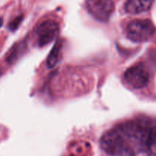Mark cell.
Segmentation results:
<instances>
[{
  "label": "cell",
  "instance_id": "3",
  "mask_svg": "<svg viewBox=\"0 0 156 156\" xmlns=\"http://www.w3.org/2000/svg\"><path fill=\"white\" fill-rule=\"evenodd\" d=\"M125 82L135 89H141L147 86L150 76L143 66L136 65L129 67L123 74Z\"/></svg>",
  "mask_w": 156,
  "mask_h": 156
},
{
  "label": "cell",
  "instance_id": "7",
  "mask_svg": "<svg viewBox=\"0 0 156 156\" xmlns=\"http://www.w3.org/2000/svg\"><path fill=\"white\" fill-rule=\"evenodd\" d=\"M62 41H57V42L53 46V49L50 51V55L47 57V66L48 68L52 69L56 65L58 62H59V57H60V53L61 50H62Z\"/></svg>",
  "mask_w": 156,
  "mask_h": 156
},
{
  "label": "cell",
  "instance_id": "11",
  "mask_svg": "<svg viewBox=\"0 0 156 156\" xmlns=\"http://www.w3.org/2000/svg\"><path fill=\"white\" fill-rule=\"evenodd\" d=\"M2 24H3V19L2 18H0V27L2 25Z\"/></svg>",
  "mask_w": 156,
  "mask_h": 156
},
{
  "label": "cell",
  "instance_id": "10",
  "mask_svg": "<svg viewBox=\"0 0 156 156\" xmlns=\"http://www.w3.org/2000/svg\"><path fill=\"white\" fill-rule=\"evenodd\" d=\"M23 21V15H18L16 18H14L12 21L9 24V27L10 29V30L12 31H15L18 29V27H19V25L21 24V21Z\"/></svg>",
  "mask_w": 156,
  "mask_h": 156
},
{
  "label": "cell",
  "instance_id": "12",
  "mask_svg": "<svg viewBox=\"0 0 156 156\" xmlns=\"http://www.w3.org/2000/svg\"><path fill=\"white\" fill-rule=\"evenodd\" d=\"M0 73H1V70H0Z\"/></svg>",
  "mask_w": 156,
  "mask_h": 156
},
{
  "label": "cell",
  "instance_id": "4",
  "mask_svg": "<svg viewBox=\"0 0 156 156\" xmlns=\"http://www.w3.org/2000/svg\"><path fill=\"white\" fill-rule=\"evenodd\" d=\"M86 7L94 18L106 21L114 12V3L113 0H87Z\"/></svg>",
  "mask_w": 156,
  "mask_h": 156
},
{
  "label": "cell",
  "instance_id": "6",
  "mask_svg": "<svg viewBox=\"0 0 156 156\" xmlns=\"http://www.w3.org/2000/svg\"><path fill=\"white\" fill-rule=\"evenodd\" d=\"M154 0H126L125 10L131 15H138L151 9Z\"/></svg>",
  "mask_w": 156,
  "mask_h": 156
},
{
  "label": "cell",
  "instance_id": "9",
  "mask_svg": "<svg viewBox=\"0 0 156 156\" xmlns=\"http://www.w3.org/2000/svg\"><path fill=\"white\" fill-rule=\"evenodd\" d=\"M23 47H24V46H23V44H21V43L18 44V45H17V47H14L13 48H12V50H11L10 53H9V54H8V56H7L8 62H13L14 61L17 59L19 53H21L20 50H21V49H23Z\"/></svg>",
  "mask_w": 156,
  "mask_h": 156
},
{
  "label": "cell",
  "instance_id": "1",
  "mask_svg": "<svg viewBox=\"0 0 156 156\" xmlns=\"http://www.w3.org/2000/svg\"><path fill=\"white\" fill-rule=\"evenodd\" d=\"M100 146L110 156H135L134 148L119 128L105 133L101 137Z\"/></svg>",
  "mask_w": 156,
  "mask_h": 156
},
{
  "label": "cell",
  "instance_id": "5",
  "mask_svg": "<svg viewBox=\"0 0 156 156\" xmlns=\"http://www.w3.org/2000/svg\"><path fill=\"white\" fill-rule=\"evenodd\" d=\"M59 32V25L56 21L49 19L43 21L37 28V43L39 47H43L50 44Z\"/></svg>",
  "mask_w": 156,
  "mask_h": 156
},
{
  "label": "cell",
  "instance_id": "8",
  "mask_svg": "<svg viewBox=\"0 0 156 156\" xmlns=\"http://www.w3.org/2000/svg\"><path fill=\"white\" fill-rule=\"evenodd\" d=\"M146 152H147L148 156H156V126H153L151 129Z\"/></svg>",
  "mask_w": 156,
  "mask_h": 156
},
{
  "label": "cell",
  "instance_id": "2",
  "mask_svg": "<svg viewBox=\"0 0 156 156\" xmlns=\"http://www.w3.org/2000/svg\"><path fill=\"white\" fill-rule=\"evenodd\" d=\"M156 30L153 23L149 19H135L129 21L126 27V37L136 43L148 41Z\"/></svg>",
  "mask_w": 156,
  "mask_h": 156
}]
</instances>
